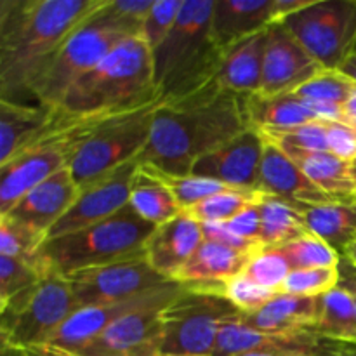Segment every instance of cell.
Segmentation results:
<instances>
[{"label":"cell","mask_w":356,"mask_h":356,"mask_svg":"<svg viewBox=\"0 0 356 356\" xmlns=\"http://www.w3.org/2000/svg\"><path fill=\"white\" fill-rule=\"evenodd\" d=\"M79 193V186L66 167L28 191L3 218L28 226L47 238V233L68 212Z\"/></svg>","instance_id":"20"},{"label":"cell","mask_w":356,"mask_h":356,"mask_svg":"<svg viewBox=\"0 0 356 356\" xmlns=\"http://www.w3.org/2000/svg\"><path fill=\"white\" fill-rule=\"evenodd\" d=\"M214 0H184L176 24L152 52L155 82L165 103L179 101L216 79L225 51L212 38Z\"/></svg>","instance_id":"4"},{"label":"cell","mask_w":356,"mask_h":356,"mask_svg":"<svg viewBox=\"0 0 356 356\" xmlns=\"http://www.w3.org/2000/svg\"><path fill=\"white\" fill-rule=\"evenodd\" d=\"M275 0H214L212 38L221 51L266 30L275 23Z\"/></svg>","instance_id":"24"},{"label":"cell","mask_w":356,"mask_h":356,"mask_svg":"<svg viewBox=\"0 0 356 356\" xmlns=\"http://www.w3.org/2000/svg\"><path fill=\"white\" fill-rule=\"evenodd\" d=\"M337 271H339V284H337V287L356 298V264L351 263L348 257H341Z\"/></svg>","instance_id":"48"},{"label":"cell","mask_w":356,"mask_h":356,"mask_svg":"<svg viewBox=\"0 0 356 356\" xmlns=\"http://www.w3.org/2000/svg\"><path fill=\"white\" fill-rule=\"evenodd\" d=\"M353 172H355V170H353ZM355 181H356V172H355Z\"/></svg>","instance_id":"58"},{"label":"cell","mask_w":356,"mask_h":356,"mask_svg":"<svg viewBox=\"0 0 356 356\" xmlns=\"http://www.w3.org/2000/svg\"><path fill=\"white\" fill-rule=\"evenodd\" d=\"M339 284L337 268H313V270H294L280 289V294L320 298L334 291Z\"/></svg>","instance_id":"42"},{"label":"cell","mask_w":356,"mask_h":356,"mask_svg":"<svg viewBox=\"0 0 356 356\" xmlns=\"http://www.w3.org/2000/svg\"><path fill=\"white\" fill-rule=\"evenodd\" d=\"M238 356H302V355H292V353H275V351H254V353H245Z\"/></svg>","instance_id":"53"},{"label":"cell","mask_w":356,"mask_h":356,"mask_svg":"<svg viewBox=\"0 0 356 356\" xmlns=\"http://www.w3.org/2000/svg\"><path fill=\"white\" fill-rule=\"evenodd\" d=\"M322 70L284 24L273 23L268 28L261 94H292Z\"/></svg>","instance_id":"16"},{"label":"cell","mask_w":356,"mask_h":356,"mask_svg":"<svg viewBox=\"0 0 356 356\" xmlns=\"http://www.w3.org/2000/svg\"><path fill=\"white\" fill-rule=\"evenodd\" d=\"M247 129L245 96L221 90L212 80L191 96L159 108L139 165L163 176H190L202 156Z\"/></svg>","instance_id":"2"},{"label":"cell","mask_w":356,"mask_h":356,"mask_svg":"<svg viewBox=\"0 0 356 356\" xmlns=\"http://www.w3.org/2000/svg\"><path fill=\"white\" fill-rule=\"evenodd\" d=\"M292 268L289 261L285 259L280 249L271 247V249H261L259 252L254 254L247 263L243 275L250 280L256 282L257 285L264 289H270L273 292H280L282 285L291 275Z\"/></svg>","instance_id":"40"},{"label":"cell","mask_w":356,"mask_h":356,"mask_svg":"<svg viewBox=\"0 0 356 356\" xmlns=\"http://www.w3.org/2000/svg\"><path fill=\"white\" fill-rule=\"evenodd\" d=\"M263 153V134L250 127L229 143L202 156L195 163L191 174L216 179L236 190H257Z\"/></svg>","instance_id":"17"},{"label":"cell","mask_w":356,"mask_h":356,"mask_svg":"<svg viewBox=\"0 0 356 356\" xmlns=\"http://www.w3.org/2000/svg\"><path fill=\"white\" fill-rule=\"evenodd\" d=\"M104 0H2L0 2V99L37 104L35 82L70 35Z\"/></svg>","instance_id":"1"},{"label":"cell","mask_w":356,"mask_h":356,"mask_svg":"<svg viewBox=\"0 0 356 356\" xmlns=\"http://www.w3.org/2000/svg\"><path fill=\"white\" fill-rule=\"evenodd\" d=\"M355 305H356V298H355Z\"/></svg>","instance_id":"59"},{"label":"cell","mask_w":356,"mask_h":356,"mask_svg":"<svg viewBox=\"0 0 356 356\" xmlns=\"http://www.w3.org/2000/svg\"><path fill=\"white\" fill-rule=\"evenodd\" d=\"M33 351L38 356H82V355L70 353V351H63V350H58V348H51V346L33 348Z\"/></svg>","instance_id":"52"},{"label":"cell","mask_w":356,"mask_h":356,"mask_svg":"<svg viewBox=\"0 0 356 356\" xmlns=\"http://www.w3.org/2000/svg\"><path fill=\"white\" fill-rule=\"evenodd\" d=\"M339 72L344 73L348 79H351L356 83V51L346 58V61L339 66Z\"/></svg>","instance_id":"50"},{"label":"cell","mask_w":356,"mask_h":356,"mask_svg":"<svg viewBox=\"0 0 356 356\" xmlns=\"http://www.w3.org/2000/svg\"><path fill=\"white\" fill-rule=\"evenodd\" d=\"M153 3V0H104L92 16L127 37L143 38L146 16Z\"/></svg>","instance_id":"36"},{"label":"cell","mask_w":356,"mask_h":356,"mask_svg":"<svg viewBox=\"0 0 356 356\" xmlns=\"http://www.w3.org/2000/svg\"><path fill=\"white\" fill-rule=\"evenodd\" d=\"M356 92V83L339 70H322L294 92L318 120L346 122L344 106Z\"/></svg>","instance_id":"28"},{"label":"cell","mask_w":356,"mask_h":356,"mask_svg":"<svg viewBox=\"0 0 356 356\" xmlns=\"http://www.w3.org/2000/svg\"><path fill=\"white\" fill-rule=\"evenodd\" d=\"M344 257H348V259H350L351 263L356 264V240L353 242V245H351L350 249H348L346 256H344Z\"/></svg>","instance_id":"55"},{"label":"cell","mask_w":356,"mask_h":356,"mask_svg":"<svg viewBox=\"0 0 356 356\" xmlns=\"http://www.w3.org/2000/svg\"><path fill=\"white\" fill-rule=\"evenodd\" d=\"M183 2L184 0H156L153 3L148 16H146L145 28H143V40L146 42L152 52L170 33L177 17H179Z\"/></svg>","instance_id":"44"},{"label":"cell","mask_w":356,"mask_h":356,"mask_svg":"<svg viewBox=\"0 0 356 356\" xmlns=\"http://www.w3.org/2000/svg\"><path fill=\"white\" fill-rule=\"evenodd\" d=\"M322 313V296L305 298L278 292L264 308L252 315H242L240 322L261 332H294L315 329Z\"/></svg>","instance_id":"26"},{"label":"cell","mask_w":356,"mask_h":356,"mask_svg":"<svg viewBox=\"0 0 356 356\" xmlns=\"http://www.w3.org/2000/svg\"><path fill=\"white\" fill-rule=\"evenodd\" d=\"M228 226L232 228L233 233H236L238 236H242L243 240H249V242L257 243L261 245V211H259V202L257 204L249 205L247 209H243L238 216L228 221Z\"/></svg>","instance_id":"47"},{"label":"cell","mask_w":356,"mask_h":356,"mask_svg":"<svg viewBox=\"0 0 356 356\" xmlns=\"http://www.w3.org/2000/svg\"><path fill=\"white\" fill-rule=\"evenodd\" d=\"M306 226L341 257L356 240V202H329L306 209Z\"/></svg>","instance_id":"30"},{"label":"cell","mask_w":356,"mask_h":356,"mask_svg":"<svg viewBox=\"0 0 356 356\" xmlns=\"http://www.w3.org/2000/svg\"><path fill=\"white\" fill-rule=\"evenodd\" d=\"M313 330L327 339L356 344V305L353 296L339 287L322 296V313Z\"/></svg>","instance_id":"33"},{"label":"cell","mask_w":356,"mask_h":356,"mask_svg":"<svg viewBox=\"0 0 356 356\" xmlns=\"http://www.w3.org/2000/svg\"><path fill=\"white\" fill-rule=\"evenodd\" d=\"M268 28L226 49L214 82L226 92L249 96L261 92Z\"/></svg>","instance_id":"25"},{"label":"cell","mask_w":356,"mask_h":356,"mask_svg":"<svg viewBox=\"0 0 356 356\" xmlns=\"http://www.w3.org/2000/svg\"><path fill=\"white\" fill-rule=\"evenodd\" d=\"M299 169L315 183L330 200L356 202V181L353 167L330 152H302L282 149Z\"/></svg>","instance_id":"27"},{"label":"cell","mask_w":356,"mask_h":356,"mask_svg":"<svg viewBox=\"0 0 356 356\" xmlns=\"http://www.w3.org/2000/svg\"><path fill=\"white\" fill-rule=\"evenodd\" d=\"M181 292H183V285L177 282H167V284L146 291L145 294L129 299V301L80 308L63 323L61 329L51 337L45 346L58 348V350L70 351V353H80L83 348L97 339L108 327L117 323L124 316L139 312V309L149 308V306L170 305Z\"/></svg>","instance_id":"13"},{"label":"cell","mask_w":356,"mask_h":356,"mask_svg":"<svg viewBox=\"0 0 356 356\" xmlns=\"http://www.w3.org/2000/svg\"><path fill=\"white\" fill-rule=\"evenodd\" d=\"M146 172L153 174L155 177H159L162 183H165L167 186L172 191L174 198L179 204L181 211H186V209L193 207L198 202L205 200V198L212 197V195L222 193V191L228 190H236V188L228 186L225 183H219L216 179H209V177H200V176H183V177H172V176H163V174L155 172L152 169H146V167L139 165Z\"/></svg>","instance_id":"39"},{"label":"cell","mask_w":356,"mask_h":356,"mask_svg":"<svg viewBox=\"0 0 356 356\" xmlns=\"http://www.w3.org/2000/svg\"><path fill=\"white\" fill-rule=\"evenodd\" d=\"M257 190L266 195L280 197L301 207L334 202L315 183L309 181L298 163L292 162L277 145L268 141L266 138H264V153Z\"/></svg>","instance_id":"22"},{"label":"cell","mask_w":356,"mask_h":356,"mask_svg":"<svg viewBox=\"0 0 356 356\" xmlns=\"http://www.w3.org/2000/svg\"><path fill=\"white\" fill-rule=\"evenodd\" d=\"M65 278L80 308L129 301L170 282L153 270L146 256L89 268Z\"/></svg>","instance_id":"12"},{"label":"cell","mask_w":356,"mask_h":356,"mask_svg":"<svg viewBox=\"0 0 356 356\" xmlns=\"http://www.w3.org/2000/svg\"><path fill=\"white\" fill-rule=\"evenodd\" d=\"M245 113L249 125L256 131L298 127L318 120L296 94H249L245 96Z\"/></svg>","instance_id":"29"},{"label":"cell","mask_w":356,"mask_h":356,"mask_svg":"<svg viewBox=\"0 0 356 356\" xmlns=\"http://www.w3.org/2000/svg\"><path fill=\"white\" fill-rule=\"evenodd\" d=\"M204 240L202 222L186 212H181L153 229L145 247L146 259L156 273L176 282L179 271L186 266Z\"/></svg>","instance_id":"21"},{"label":"cell","mask_w":356,"mask_h":356,"mask_svg":"<svg viewBox=\"0 0 356 356\" xmlns=\"http://www.w3.org/2000/svg\"><path fill=\"white\" fill-rule=\"evenodd\" d=\"M284 254L285 259L294 270H313V268H337L341 256L334 249H330L318 236L308 235L287 243V245L277 247Z\"/></svg>","instance_id":"37"},{"label":"cell","mask_w":356,"mask_h":356,"mask_svg":"<svg viewBox=\"0 0 356 356\" xmlns=\"http://www.w3.org/2000/svg\"><path fill=\"white\" fill-rule=\"evenodd\" d=\"M163 103L165 101L160 99L138 110L94 122L73 152L68 165L79 190L139 159L148 145L156 111Z\"/></svg>","instance_id":"6"},{"label":"cell","mask_w":356,"mask_h":356,"mask_svg":"<svg viewBox=\"0 0 356 356\" xmlns=\"http://www.w3.org/2000/svg\"><path fill=\"white\" fill-rule=\"evenodd\" d=\"M167 306H149L124 316L76 355L160 356L163 344L162 312Z\"/></svg>","instance_id":"18"},{"label":"cell","mask_w":356,"mask_h":356,"mask_svg":"<svg viewBox=\"0 0 356 356\" xmlns=\"http://www.w3.org/2000/svg\"><path fill=\"white\" fill-rule=\"evenodd\" d=\"M125 38L131 37L90 16L70 35L51 65L38 76L31 89L35 103L58 110L70 89Z\"/></svg>","instance_id":"8"},{"label":"cell","mask_w":356,"mask_h":356,"mask_svg":"<svg viewBox=\"0 0 356 356\" xmlns=\"http://www.w3.org/2000/svg\"><path fill=\"white\" fill-rule=\"evenodd\" d=\"M346 346V343L327 339L313 329L294 330V332H261L240 322L238 315L221 327L212 356H238L254 351L334 356Z\"/></svg>","instance_id":"14"},{"label":"cell","mask_w":356,"mask_h":356,"mask_svg":"<svg viewBox=\"0 0 356 356\" xmlns=\"http://www.w3.org/2000/svg\"><path fill=\"white\" fill-rule=\"evenodd\" d=\"M250 257V254L204 240L186 266L179 271L176 282L190 291L221 294L222 284L243 273Z\"/></svg>","instance_id":"23"},{"label":"cell","mask_w":356,"mask_h":356,"mask_svg":"<svg viewBox=\"0 0 356 356\" xmlns=\"http://www.w3.org/2000/svg\"><path fill=\"white\" fill-rule=\"evenodd\" d=\"M325 129L329 152L344 162H353L356 159V127L346 122L325 120Z\"/></svg>","instance_id":"45"},{"label":"cell","mask_w":356,"mask_h":356,"mask_svg":"<svg viewBox=\"0 0 356 356\" xmlns=\"http://www.w3.org/2000/svg\"><path fill=\"white\" fill-rule=\"evenodd\" d=\"M45 242V235L19 225L9 218H0V256L24 261L28 264L52 273L45 263L40 249Z\"/></svg>","instance_id":"34"},{"label":"cell","mask_w":356,"mask_h":356,"mask_svg":"<svg viewBox=\"0 0 356 356\" xmlns=\"http://www.w3.org/2000/svg\"><path fill=\"white\" fill-rule=\"evenodd\" d=\"M238 315L225 296L183 287L162 312V355L212 356L221 327Z\"/></svg>","instance_id":"9"},{"label":"cell","mask_w":356,"mask_h":356,"mask_svg":"<svg viewBox=\"0 0 356 356\" xmlns=\"http://www.w3.org/2000/svg\"><path fill=\"white\" fill-rule=\"evenodd\" d=\"M163 99L153 54L143 38H125L70 89L59 111L75 120L113 117Z\"/></svg>","instance_id":"3"},{"label":"cell","mask_w":356,"mask_h":356,"mask_svg":"<svg viewBox=\"0 0 356 356\" xmlns=\"http://www.w3.org/2000/svg\"><path fill=\"white\" fill-rule=\"evenodd\" d=\"M313 0H275L273 3V16L275 23L285 19V17L292 16V14L299 13V10L306 9Z\"/></svg>","instance_id":"49"},{"label":"cell","mask_w":356,"mask_h":356,"mask_svg":"<svg viewBox=\"0 0 356 356\" xmlns=\"http://www.w3.org/2000/svg\"><path fill=\"white\" fill-rule=\"evenodd\" d=\"M49 271L28 264L24 261L0 256V306L6 305L14 296L23 294L40 284Z\"/></svg>","instance_id":"41"},{"label":"cell","mask_w":356,"mask_h":356,"mask_svg":"<svg viewBox=\"0 0 356 356\" xmlns=\"http://www.w3.org/2000/svg\"><path fill=\"white\" fill-rule=\"evenodd\" d=\"M2 356H38L33 350H26V348H17L13 344L2 343Z\"/></svg>","instance_id":"51"},{"label":"cell","mask_w":356,"mask_h":356,"mask_svg":"<svg viewBox=\"0 0 356 356\" xmlns=\"http://www.w3.org/2000/svg\"><path fill=\"white\" fill-rule=\"evenodd\" d=\"M2 309V343L17 348L45 346L80 306L68 280L49 273L38 285L0 306Z\"/></svg>","instance_id":"7"},{"label":"cell","mask_w":356,"mask_h":356,"mask_svg":"<svg viewBox=\"0 0 356 356\" xmlns=\"http://www.w3.org/2000/svg\"><path fill=\"white\" fill-rule=\"evenodd\" d=\"M202 232H204L205 240L221 243V245H226L229 247V249H235L243 254H250V256H254V254L259 252V250L263 249V247L257 245V243L243 240L242 236L233 233L232 228L228 226V222H207V225H202Z\"/></svg>","instance_id":"46"},{"label":"cell","mask_w":356,"mask_h":356,"mask_svg":"<svg viewBox=\"0 0 356 356\" xmlns=\"http://www.w3.org/2000/svg\"><path fill=\"white\" fill-rule=\"evenodd\" d=\"M75 118L42 104L0 99V165Z\"/></svg>","instance_id":"19"},{"label":"cell","mask_w":356,"mask_h":356,"mask_svg":"<svg viewBox=\"0 0 356 356\" xmlns=\"http://www.w3.org/2000/svg\"><path fill=\"white\" fill-rule=\"evenodd\" d=\"M160 356H188V355H160Z\"/></svg>","instance_id":"57"},{"label":"cell","mask_w":356,"mask_h":356,"mask_svg":"<svg viewBox=\"0 0 356 356\" xmlns=\"http://www.w3.org/2000/svg\"><path fill=\"white\" fill-rule=\"evenodd\" d=\"M278 292L264 289L243 273L229 278L222 284L221 296H225L242 315H252L268 305Z\"/></svg>","instance_id":"43"},{"label":"cell","mask_w":356,"mask_h":356,"mask_svg":"<svg viewBox=\"0 0 356 356\" xmlns=\"http://www.w3.org/2000/svg\"><path fill=\"white\" fill-rule=\"evenodd\" d=\"M96 120H70L0 165V216H6L28 191L66 169L73 152Z\"/></svg>","instance_id":"10"},{"label":"cell","mask_w":356,"mask_h":356,"mask_svg":"<svg viewBox=\"0 0 356 356\" xmlns=\"http://www.w3.org/2000/svg\"><path fill=\"white\" fill-rule=\"evenodd\" d=\"M129 205L136 214L155 226L163 225L183 212L170 188L141 167L136 172Z\"/></svg>","instance_id":"32"},{"label":"cell","mask_w":356,"mask_h":356,"mask_svg":"<svg viewBox=\"0 0 356 356\" xmlns=\"http://www.w3.org/2000/svg\"><path fill=\"white\" fill-rule=\"evenodd\" d=\"M351 167H353V170L356 172V159L353 160V162H351Z\"/></svg>","instance_id":"56"},{"label":"cell","mask_w":356,"mask_h":356,"mask_svg":"<svg viewBox=\"0 0 356 356\" xmlns=\"http://www.w3.org/2000/svg\"><path fill=\"white\" fill-rule=\"evenodd\" d=\"M259 132L280 149L329 152L325 120H313L308 124L298 125V127L266 129V131Z\"/></svg>","instance_id":"38"},{"label":"cell","mask_w":356,"mask_h":356,"mask_svg":"<svg viewBox=\"0 0 356 356\" xmlns=\"http://www.w3.org/2000/svg\"><path fill=\"white\" fill-rule=\"evenodd\" d=\"M306 209L308 207L291 204L280 197L263 193L259 200L261 247L264 249L282 247L308 235Z\"/></svg>","instance_id":"31"},{"label":"cell","mask_w":356,"mask_h":356,"mask_svg":"<svg viewBox=\"0 0 356 356\" xmlns=\"http://www.w3.org/2000/svg\"><path fill=\"white\" fill-rule=\"evenodd\" d=\"M155 228L127 205L111 218L87 228L45 240L40 252L52 273L68 277L89 268L146 256V242Z\"/></svg>","instance_id":"5"},{"label":"cell","mask_w":356,"mask_h":356,"mask_svg":"<svg viewBox=\"0 0 356 356\" xmlns=\"http://www.w3.org/2000/svg\"><path fill=\"white\" fill-rule=\"evenodd\" d=\"M263 197V191L257 190H228L222 193L212 195L205 200L198 202L193 207L186 209V214L197 219L202 225L207 222H228L238 216L243 209L257 204Z\"/></svg>","instance_id":"35"},{"label":"cell","mask_w":356,"mask_h":356,"mask_svg":"<svg viewBox=\"0 0 356 356\" xmlns=\"http://www.w3.org/2000/svg\"><path fill=\"white\" fill-rule=\"evenodd\" d=\"M334 356H356V344H348L346 348L336 353Z\"/></svg>","instance_id":"54"},{"label":"cell","mask_w":356,"mask_h":356,"mask_svg":"<svg viewBox=\"0 0 356 356\" xmlns=\"http://www.w3.org/2000/svg\"><path fill=\"white\" fill-rule=\"evenodd\" d=\"M323 70H339L356 51V0H313L278 21Z\"/></svg>","instance_id":"11"},{"label":"cell","mask_w":356,"mask_h":356,"mask_svg":"<svg viewBox=\"0 0 356 356\" xmlns=\"http://www.w3.org/2000/svg\"><path fill=\"white\" fill-rule=\"evenodd\" d=\"M138 169L139 159L131 160L108 176L101 177L96 183L80 190L76 200L73 202L68 212L52 226L45 240L79 232V229L87 228L94 222L111 218L124 207H127L129 202H131L132 184H134Z\"/></svg>","instance_id":"15"}]
</instances>
